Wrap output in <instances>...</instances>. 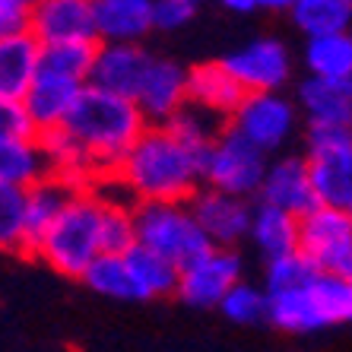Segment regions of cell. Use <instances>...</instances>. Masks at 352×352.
<instances>
[{
  "instance_id": "1",
  "label": "cell",
  "mask_w": 352,
  "mask_h": 352,
  "mask_svg": "<svg viewBox=\"0 0 352 352\" xmlns=\"http://www.w3.org/2000/svg\"><path fill=\"white\" fill-rule=\"evenodd\" d=\"M115 178L137 204H188L204 188V153L184 146L168 127H146Z\"/></svg>"
},
{
  "instance_id": "2",
  "label": "cell",
  "mask_w": 352,
  "mask_h": 352,
  "mask_svg": "<svg viewBox=\"0 0 352 352\" xmlns=\"http://www.w3.org/2000/svg\"><path fill=\"white\" fill-rule=\"evenodd\" d=\"M146 127L149 124L137 102L108 96L92 86L82 89L74 115L64 124V131L70 133V140L80 146L82 159L89 165L92 181L115 175L133 143L146 133Z\"/></svg>"
},
{
  "instance_id": "3",
  "label": "cell",
  "mask_w": 352,
  "mask_h": 352,
  "mask_svg": "<svg viewBox=\"0 0 352 352\" xmlns=\"http://www.w3.org/2000/svg\"><path fill=\"white\" fill-rule=\"evenodd\" d=\"M102 226H105V200H98L89 188H80L32 254L60 276L82 279V273L105 254Z\"/></svg>"
},
{
  "instance_id": "4",
  "label": "cell",
  "mask_w": 352,
  "mask_h": 352,
  "mask_svg": "<svg viewBox=\"0 0 352 352\" xmlns=\"http://www.w3.org/2000/svg\"><path fill=\"white\" fill-rule=\"evenodd\" d=\"M267 320L286 333H314L352 320V283L330 273H314L302 286L267 295Z\"/></svg>"
},
{
  "instance_id": "5",
  "label": "cell",
  "mask_w": 352,
  "mask_h": 352,
  "mask_svg": "<svg viewBox=\"0 0 352 352\" xmlns=\"http://www.w3.org/2000/svg\"><path fill=\"white\" fill-rule=\"evenodd\" d=\"M133 232L140 248L165 257L178 270L200 261L206 251H213L188 204H137Z\"/></svg>"
},
{
  "instance_id": "6",
  "label": "cell",
  "mask_w": 352,
  "mask_h": 352,
  "mask_svg": "<svg viewBox=\"0 0 352 352\" xmlns=\"http://www.w3.org/2000/svg\"><path fill=\"white\" fill-rule=\"evenodd\" d=\"M302 111L289 96L283 92H251L241 98L235 115L229 118V127L261 149L267 159L283 156V149L292 143L298 133Z\"/></svg>"
},
{
  "instance_id": "7",
  "label": "cell",
  "mask_w": 352,
  "mask_h": 352,
  "mask_svg": "<svg viewBox=\"0 0 352 352\" xmlns=\"http://www.w3.org/2000/svg\"><path fill=\"white\" fill-rule=\"evenodd\" d=\"M267 162L270 159L261 149H254L241 133L226 127L222 137L204 153V184L222 194L251 200L261 190Z\"/></svg>"
},
{
  "instance_id": "8",
  "label": "cell",
  "mask_w": 352,
  "mask_h": 352,
  "mask_svg": "<svg viewBox=\"0 0 352 352\" xmlns=\"http://www.w3.org/2000/svg\"><path fill=\"white\" fill-rule=\"evenodd\" d=\"M298 254L314 270L352 283V216L314 206L298 219Z\"/></svg>"
},
{
  "instance_id": "9",
  "label": "cell",
  "mask_w": 352,
  "mask_h": 352,
  "mask_svg": "<svg viewBox=\"0 0 352 352\" xmlns=\"http://www.w3.org/2000/svg\"><path fill=\"white\" fill-rule=\"evenodd\" d=\"M222 67L235 76V82L251 96V92H283L292 80V54L283 38L261 35V38L245 41L238 51L222 58Z\"/></svg>"
},
{
  "instance_id": "10",
  "label": "cell",
  "mask_w": 352,
  "mask_h": 352,
  "mask_svg": "<svg viewBox=\"0 0 352 352\" xmlns=\"http://www.w3.org/2000/svg\"><path fill=\"white\" fill-rule=\"evenodd\" d=\"M241 257L226 248L206 251L178 273V298L190 308H219L222 298L241 283Z\"/></svg>"
},
{
  "instance_id": "11",
  "label": "cell",
  "mask_w": 352,
  "mask_h": 352,
  "mask_svg": "<svg viewBox=\"0 0 352 352\" xmlns=\"http://www.w3.org/2000/svg\"><path fill=\"white\" fill-rule=\"evenodd\" d=\"M188 206L213 248L235 251V245H241L248 232H251V219H254V204L251 200L222 194V190H213L204 184L188 200Z\"/></svg>"
},
{
  "instance_id": "12",
  "label": "cell",
  "mask_w": 352,
  "mask_h": 352,
  "mask_svg": "<svg viewBox=\"0 0 352 352\" xmlns=\"http://www.w3.org/2000/svg\"><path fill=\"white\" fill-rule=\"evenodd\" d=\"M257 204L283 210V213L295 216V219H302L308 210H314L318 200H314L308 159L292 156V153L273 156L267 162V172H263L261 190H257Z\"/></svg>"
},
{
  "instance_id": "13",
  "label": "cell",
  "mask_w": 352,
  "mask_h": 352,
  "mask_svg": "<svg viewBox=\"0 0 352 352\" xmlns=\"http://www.w3.org/2000/svg\"><path fill=\"white\" fill-rule=\"evenodd\" d=\"M153 54L143 45H96L89 86L118 98H137Z\"/></svg>"
},
{
  "instance_id": "14",
  "label": "cell",
  "mask_w": 352,
  "mask_h": 352,
  "mask_svg": "<svg viewBox=\"0 0 352 352\" xmlns=\"http://www.w3.org/2000/svg\"><path fill=\"white\" fill-rule=\"evenodd\" d=\"M32 38L45 45H96L92 0H38L32 3Z\"/></svg>"
},
{
  "instance_id": "15",
  "label": "cell",
  "mask_w": 352,
  "mask_h": 352,
  "mask_svg": "<svg viewBox=\"0 0 352 352\" xmlns=\"http://www.w3.org/2000/svg\"><path fill=\"white\" fill-rule=\"evenodd\" d=\"M133 102L143 111L149 127H165L188 105V67L168 58H153Z\"/></svg>"
},
{
  "instance_id": "16",
  "label": "cell",
  "mask_w": 352,
  "mask_h": 352,
  "mask_svg": "<svg viewBox=\"0 0 352 352\" xmlns=\"http://www.w3.org/2000/svg\"><path fill=\"white\" fill-rule=\"evenodd\" d=\"M318 206L352 216V137L340 146L305 153Z\"/></svg>"
},
{
  "instance_id": "17",
  "label": "cell",
  "mask_w": 352,
  "mask_h": 352,
  "mask_svg": "<svg viewBox=\"0 0 352 352\" xmlns=\"http://www.w3.org/2000/svg\"><path fill=\"white\" fill-rule=\"evenodd\" d=\"M96 45H140L153 32V0H92Z\"/></svg>"
},
{
  "instance_id": "18",
  "label": "cell",
  "mask_w": 352,
  "mask_h": 352,
  "mask_svg": "<svg viewBox=\"0 0 352 352\" xmlns=\"http://www.w3.org/2000/svg\"><path fill=\"white\" fill-rule=\"evenodd\" d=\"M295 105L308 124H333L352 131V76L349 80H311L305 76Z\"/></svg>"
},
{
  "instance_id": "19",
  "label": "cell",
  "mask_w": 352,
  "mask_h": 352,
  "mask_svg": "<svg viewBox=\"0 0 352 352\" xmlns=\"http://www.w3.org/2000/svg\"><path fill=\"white\" fill-rule=\"evenodd\" d=\"M82 89L86 86H76V82H60V80H48V76H35L32 89L25 92L23 108L29 121H32L35 133H51L64 127L67 118L74 115L76 102H80Z\"/></svg>"
},
{
  "instance_id": "20",
  "label": "cell",
  "mask_w": 352,
  "mask_h": 352,
  "mask_svg": "<svg viewBox=\"0 0 352 352\" xmlns=\"http://www.w3.org/2000/svg\"><path fill=\"white\" fill-rule=\"evenodd\" d=\"M80 184L58 175H48L45 181H38L35 188L25 190V251L32 254L45 232L58 222V216L67 210V204L76 197Z\"/></svg>"
},
{
  "instance_id": "21",
  "label": "cell",
  "mask_w": 352,
  "mask_h": 352,
  "mask_svg": "<svg viewBox=\"0 0 352 352\" xmlns=\"http://www.w3.org/2000/svg\"><path fill=\"white\" fill-rule=\"evenodd\" d=\"M245 96L248 92L222 67V60H206V64L188 67V102H194V105L216 111V115L229 121Z\"/></svg>"
},
{
  "instance_id": "22",
  "label": "cell",
  "mask_w": 352,
  "mask_h": 352,
  "mask_svg": "<svg viewBox=\"0 0 352 352\" xmlns=\"http://www.w3.org/2000/svg\"><path fill=\"white\" fill-rule=\"evenodd\" d=\"M38 51L41 45L32 35L0 41V98L23 102L38 76Z\"/></svg>"
},
{
  "instance_id": "23",
  "label": "cell",
  "mask_w": 352,
  "mask_h": 352,
  "mask_svg": "<svg viewBox=\"0 0 352 352\" xmlns=\"http://www.w3.org/2000/svg\"><path fill=\"white\" fill-rule=\"evenodd\" d=\"M289 19L305 38L343 35L352 25V0H289Z\"/></svg>"
},
{
  "instance_id": "24",
  "label": "cell",
  "mask_w": 352,
  "mask_h": 352,
  "mask_svg": "<svg viewBox=\"0 0 352 352\" xmlns=\"http://www.w3.org/2000/svg\"><path fill=\"white\" fill-rule=\"evenodd\" d=\"M248 241L261 251V257L267 263L279 261V257H286V254H295L298 251V219L283 213V210L257 204Z\"/></svg>"
},
{
  "instance_id": "25",
  "label": "cell",
  "mask_w": 352,
  "mask_h": 352,
  "mask_svg": "<svg viewBox=\"0 0 352 352\" xmlns=\"http://www.w3.org/2000/svg\"><path fill=\"white\" fill-rule=\"evenodd\" d=\"M48 175H51V165H48V156H45L38 137L0 143V184L3 188L29 190L38 181L48 178Z\"/></svg>"
},
{
  "instance_id": "26",
  "label": "cell",
  "mask_w": 352,
  "mask_h": 352,
  "mask_svg": "<svg viewBox=\"0 0 352 352\" xmlns=\"http://www.w3.org/2000/svg\"><path fill=\"white\" fill-rule=\"evenodd\" d=\"M82 283L96 295H102V298H115V302H146L124 254H102L89 270L82 273Z\"/></svg>"
},
{
  "instance_id": "27",
  "label": "cell",
  "mask_w": 352,
  "mask_h": 352,
  "mask_svg": "<svg viewBox=\"0 0 352 352\" xmlns=\"http://www.w3.org/2000/svg\"><path fill=\"white\" fill-rule=\"evenodd\" d=\"M305 70L311 80H349L352 76V35H327L305 41Z\"/></svg>"
},
{
  "instance_id": "28",
  "label": "cell",
  "mask_w": 352,
  "mask_h": 352,
  "mask_svg": "<svg viewBox=\"0 0 352 352\" xmlns=\"http://www.w3.org/2000/svg\"><path fill=\"white\" fill-rule=\"evenodd\" d=\"M96 45H45L38 51V76L89 86Z\"/></svg>"
},
{
  "instance_id": "29",
  "label": "cell",
  "mask_w": 352,
  "mask_h": 352,
  "mask_svg": "<svg viewBox=\"0 0 352 352\" xmlns=\"http://www.w3.org/2000/svg\"><path fill=\"white\" fill-rule=\"evenodd\" d=\"M165 127H168L184 146L197 149V153H206V149L222 137V131L229 127V121H226L222 115H216V111H206V108L188 102V105L181 108L178 115L165 124Z\"/></svg>"
},
{
  "instance_id": "30",
  "label": "cell",
  "mask_w": 352,
  "mask_h": 352,
  "mask_svg": "<svg viewBox=\"0 0 352 352\" xmlns=\"http://www.w3.org/2000/svg\"><path fill=\"white\" fill-rule=\"evenodd\" d=\"M127 263H131L133 276H137V286L140 292H143V298H165V295H175L178 292V267H172V263L165 261V257L153 254V251H146V248L133 245L131 251H127Z\"/></svg>"
},
{
  "instance_id": "31",
  "label": "cell",
  "mask_w": 352,
  "mask_h": 352,
  "mask_svg": "<svg viewBox=\"0 0 352 352\" xmlns=\"http://www.w3.org/2000/svg\"><path fill=\"white\" fill-rule=\"evenodd\" d=\"M0 251H25V190L0 184Z\"/></svg>"
},
{
  "instance_id": "32",
  "label": "cell",
  "mask_w": 352,
  "mask_h": 352,
  "mask_svg": "<svg viewBox=\"0 0 352 352\" xmlns=\"http://www.w3.org/2000/svg\"><path fill=\"white\" fill-rule=\"evenodd\" d=\"M267 308H270V302H267L263 286H251L245 279H241L219 305V311L226 314L232 324H261V320H267Z\"/></svg>"
},
{
  "instance_id": "33",
  "label": "cell",
  "mask_w": 352,
  "mask_h": 352,
  "mask_svg": "<svg viewBox=\"0 0 352 352\" xmlns=\"http://www.w3.org/2000/svg\"><path fill=\"white\" fill-rule=\"evenodd\" d=\"M314 267L305 261L298 251L295 254H286L279 261H270L267 263V276H263V292L267 295H279V292H289V289L302 286L305 279L314 276Z\"/></svg>"
},
{
  "instance_id": "34",
  "label": "cell",
  "mask_w": 352,
  "mask_h": 352,
  "mask_svg": "<svg viewBox=\"0 0 352 352\" xmlns=\"http://www.w3.org/2000/svg\"><path fill=\"white\" fill-rule=\"evenodd\" d=\"M197 13H200V3L194 0H153V29L178 32L194 23Z\"/></svg>"
},
{
  "instance_id": "35",
  "label": "cell",
  "mask_w": 352,
  "mask_h": 352,
  "mask_svg": "<svg viewBox=\"0 0 352 352\" xmlns=\"http://www.w3.org/2000/svg\"><path fill=\"white\" fill-rule=\"evenodd\" d=\"M32 35V3L29 0H0V41Z\"/></svg>"
},
{
  "instance_id": "36",
  "label": "cell",
  "mask_w": 352,
  "mask_h": 352,
  "mask_svg": "<svg viewBox=\"0 0 352 352\" xmlns=\"http://www.w3.org/2000/svg\"><path fill=\"white\" fill-rule=\"evenodd\" d=\"M38 137L25 115L23 102H7L0 98V143H10V140H32Z\"/></svg>"
},
{
  "instance_id": "37",
  "label": "cell",
  "mask_w": 352,
  "mask_h": 352,
  "mask_svg": "<svg viewBox=\"0 0 352 352\" xmlns=\"http://www.w3.org/2000/svg\"><path fill=\"white\" fill-rule=\"evenodd\" d=\"M286 0H226L222 10L235 16H257V13H286Z\"/></svg>"
}]
</instances>
